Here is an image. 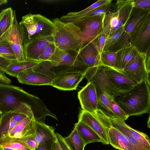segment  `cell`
I'll list each match as a JSON object with an SVG mask.
<instances>
[{"label":"cell","instance_id":"obj_1","mask_svg":"<svg viewBox=\"0 0 150 150\" xmlns=\"http://www.w3.org/2000/svg\"><path fill=\"white\" fill-rule=\"evenodd\" d=\"M150 84L144 81L114 98L116 103L129 117L149 112Z\"/></svg>","mask_w":150,"mask_h":150},{"label":"cell","instance_id":"obj_2","mask_svg":"<svg viewBox=\"0 0 150 150\" xmlns=\"http://www.w3.org/2000/svg\"><path fill=\"white\" fill-rule=\"evenodd\" d=\"M38 98L20 87L0 83V115L15 110L27 103L36 115Z\"/></svg>","mask_w":150,"mask_h":150},{"label":"cell","instance_id":"obj_3","mask_svg":"<svg viewBox=\"0 0 150 150\" xmlns=\"http://www.w3.org/2000/svg\"><path fill=\"white\" fill-rule=\"evenodd\" d=\"M51 36L55 46L64 50L78 53L81 48V33L72 23H64L58 18L52 20Z\"/></svg>","mask_w":150,"mask_h":150},{"label":"cell","instance_id":"obj_4","mask_svg":"<svg viewBox=\"0 0 150 150\" xmlns=\"http://www.w3.org/2000/svg\"><path fill=\"white\" fill-rule=\"evenodd\" d=\"M133 1L134 0L117 1L112 10L105 15L103 29L100 34H104L107 38L124 26L133 7Z\"/></svg>","mask_w":150,"mask_h":150},{"label":"cell","instance_id":"obj_5","mask_svg":"<svg viewBox=\"0 0 150 150\" xmlns=\"http://www.w3.org/2000/svg\"><path fill=\"white\" fill-rule=\"evenodd\" d=\"M20 23L24 28V43L51 35L52 21L40 14H28Z\"/></svg>","mask_w":150,"mask_h":150},{"label":"cell","instance_id":"obj_6","mask_svg":"<svg viewBox=\"0 0 150 150\" xmlns=\"http://www.w3.org/2000/svg\"><path fill=\"white\" fill-rule=\"evenodd\" d=\"M47 61L45 71L62 67L65 71L86 72L88 69L79 58L77 53L64 50L56 46L53 53Z\"/></svg>","mask_w":150,"mask_h":150},{"label":"cell","instance_id":"obj_7","mask_svg":"<svg viewBox=\"0 0 150 150\" xmlns=\"http://www.w3.org/2000/svg\"><path fill=\"white\" fill-rule=\"evenodd\" d=\"M78 121L87 125L93 130L101 138L104 144H108V132L112 127L108 118L103 112L98 109L94 113L81 110L79 117Z\"/></svg>","mask_w":150,"mask_h":150},{"label":"cell","instance_id":"obj_8","mask_svg":"<svg viewBox=\"0 0 150 150\" xmlns=\"http://www.w3.org/2000/svg\"><path fill=\"white\" fill-rule=\"evenodd\" d=\"M85 77L88 83L92 82L94 85L97 95L105 92L114 97L123 92L118 89L110 81L104 72L103 66L100 65L88 68Z\"/></svg>","mask_w":150,"mask_h":150},{"label":"cell","instance_id":"obj_9","mask_svg":"<svg viewBox=\"0 0 150 150\" xmlns=\"http://www.w3.org/2000/svg\"><path fill=\"white\" fill-rule=\"evenodd\" d=\"M105 15L84 18L73 23L79 28L81 32V48L85 44L96 39L100 34L103 29Z\"/></svg>","mask_w":150,"mask_h":150},{"label":"cell","instance_id":"obj_10","mask_svg":"<svg viewBox=\"0 0 150 150\" xmlns=\"http://www.w3.org/2000/svg\"><path fill=\"white\" fill-rule=\"evenodd\" d=\"M33 115L31 107L26 103L17 110L1 115L0 140L6 136L18 123L28 116Z\"/></svg>","mask_w":150,"mask_h":150},{"label":"cell","instance_id":"obj_11","mask_svg":"<svg viewBox=\"0 0 150 150\" xmlns=\"http://www.w3.org/2000/svg\"><path fill=\"white\" fill-rule=\"evenodd\" d=\"M25 38L24 27L17 21L16 13L13 10L12 24L6 40L9 42L18 62L26 60L23 51V44Z\"/></svg>","mask_w":150,"mask_h":150},{"label":"cell","instance_id":"obj_12","mask_svg":"<svg viewBox=\"0 0 150 150\" xmlns=\"http://www.w3.org/2000/svg\"><path fill=\"white\" fill-rule=\"evenodd\" d=\"M86 72L75 70L63 71L52 74L51 86L63 91L76 89L79 83L85 77Z\"/></svg>","mask_w":150,"mask_h":150},{"label":"cell","instance_id":"obj_13","mask_svg":"<svg viewBox=\"0 0 150 150\" xmlns=\"http://www.w3.org/2000/svg\"><path fill=\"white\" fill-rule=\"evenodd\" d=\"M129 42L140 53H145L150 47V15L130 33Z\"/></svg>","mask_w":150,"mask_h":150},{"label":"cell","instance_id":"obj_14","mask_svg":"<svg viewBox=\"0 0 150 150\" xmlns=\"http://www.w3.org/2000/svg\"><path fill=\"white\" fill-rule=\"evenodd\" d=\"M145 53H140L123 70L136 84L144 81L150 84L149 73L145 64Z\"/></svg>","mask_w":150,"mask_h":150},{"label":"cell","instance_id":"obj_15","mask_svg":"<svg viewBox=\"0 0 150 150\" xmlns=\"http://www.w3.org/2000/svg\"><path fill=\"white\" fill-rule=\"evenodd\" d=\"M78 97L83 110L94 113L98 110L97 93L92 82L87 83L78 92Z\"/></svg>","mask_w":150,"mask_h":150},{"label":"cell","instance_id":"obj_16","mask_svg":"<svg viewBox=\"0 0 150 150\" xmlns=\"http://www.w3.org/2000/svg\"><path fill=\"white\" fill-rule=\"evenodd\" d=\"M78 54L80 59L88 68L101 65L96 38L84 45Z\"/></svg>","mask_w":150,"mask_h":150},{"label":"cell","instance_id":"obj_17","mask_svg":"<svg viewBox=\"0 0 150 150\" xmlns=\"http://www.w3.org/2000/svg\"><path fill=\"white\" fill-rule=\"evenodd\" d=\"M52 41L50 35L24 42L23 49L26 60L39 61V56L47 45Z\"/></svg>","mask_w":150,"mask_h":150},{"label":"cell","instance_id":"obj_18","mask_svg":"<svg viewBox=\"0 0 150 150\" xmlns=\"http://www.w3.org/2000/svg\"><path fill=\"white\" fill-rule=\"evenodd\" d=\"M103 67L105 73L110 82L121 91H127L136 85L128 77L123 70Z\"/></svg>","mask_w":150,"mask_h":150},{"label":"cell","instance_id":"obj_19","mask_svg":"<svg viewBox=\"0 0 150 150\" xmlns=\"http://www.w3.org/2000/svg\"><path fill=\"white\" fill-rule=\"evenodd\" d=\"M33 68L26 70L18 74L16 78L23 84L32 85L51 86L52 78L47 74L35 71Z\"/></svg>","mask_w":150,"mask_h":150},{"label":"cell","instance_id":"obj_20","mask_svg":"<svg viewBox=\"0 0 150 150\" xmlns=\"http://www.w3.org/2000/svg\"><path fill=\"white\" fill-rule=\"evenodd\" d=\"M116 52L114 68L120 70H123L140 53L129 42Z\"/></svg>","mask_w":150,"mask_h":150},{"label":"cell","instance_id":"obj_21","mask_svg":"<svg viewBox=\"0 0 150 150\" xmlns=\"http://www.w3.org/2000/svg\"><path fill=\"white\" fill-rule=\"evenodd\" d=\"M36 130L35 138L38 144H42L52 147L56 140L54 129L45 122L35 120Z\"/></svg>","mask_w":150,"mask_h":150},{"label":"cell","instance_id":"obj_22","mask_svg":"<svg viewBox=\"0 0 150 150\" xmlns=\"http://www.w3.org/2000/svg\"><path fill=\"white\" fill-rule=\"evenodd\" d=\"M105 115L108 119L112 127L117 128L126 136L133 150H150V147L139 143L134 138L129 129V126L125 122V121L117 118H111Z\"/></svg>","mask_w":150,"mask_h":150},{"label":"cell","instance_id":"obj_23","mask_svg":"<svg viewBox=\"0 0 150 150\" xmlns=\"http://www.w3.org/2000/svg\"><path fill=\"white\" fill-rule=\"evenodd\" d=\"M109 144L119 150H133L126 136L116 128L112 127L108 132Z\"/></svg>","mask_w":150,"mask_h":150},{"label":"cell","instance_id":"obj_24","mask_svg":"<svg viewBox=\"0 0 150 150\" xmlns=\"http://www.w3.org/2000/svg\"><path fill=\"white\" fill-rule=\"evenodd\" d=\"M150 11L133 7L129 16L124 26L123 32L130 36L134 28L149 15Z\"/></svg>","mask_w":150,"mask_h":150},{"label":"cell","instance_id":"obj_25","mask_svg":"<svg viewBox=\"0 0 150 150\" xmlns=\"http://www.w3.org/2000/svg\"><path fill=\"white\" fill-rule=\"evenodd\" d=\"M111 0H99L87 8L79 12H69L62 16L60 20L64 23L76 22L82 18L86 14L101 6L111 3Z\"/></svg>","mask_w":150,"mask_h":150},{"label":"cell","instance_id":"obj_26","mask_svg":"<svg viewBox=\"0 0 150 150\" xmlns=\"http://www.w3.org/2000/svg\"><path fill=\"white\" fill-rule=\"evenodd\" d=\"M74 127L77 130L79 134L86 145L90 143L103 142L100 137L91 128L81 122L78 121L74 124Z\"/></svg>","mask_w":150,"mask_h":150},{"label":"cell","instance_id":"obj_27","mask_svg":"<svg viewBox=\"0 0 150 150\" xmlns=\"http://www.w3.org/2000/svg\"><path fill=\"white\" fill-rule=\"evenodd\" d=\"M41 62L28 60L21 62L11 61L5 73L9 76L16 77L19 73L27 69L34 68Z\"/></svg>","mask_w":150,"mask_h":150},{"label":"cell","instance_id":"obj_28","mask_svg":"<svg viewBox=\"0 0 150 150\" xmlns=\"http://www.w3.org/2000/svg\"><path fill=\"white\" fill-rule=\"evenodd\" d=\"M13 17V10L11 7L0 13V42L6 40L12 24Z\"/></svg>","mask_w":150,"mask_h":150},{"label":"cell","instance_id":"obj_29","mask_svg":"<svg viewBox=\"0 0 150 150\" xmlns=\"http://www.w3.org/2000/svg\"><path fill=\"white\" fill-rule=\"evenodd\" d=\"M114 96L110 95L105 92L98 95V109L101 110L108 117L115 118L111 110V104Z\"/></svg>","mask_w":150,"mask_h":150},{"label":"cell","instance_id":"obj_30","mask_svg":"<svg viewBox=\"0 0 150 150\" xmlns=\"http://www.w3.org/2000/svg\"><path fill=\"white\" fill-rule=\"evenodd\" d=\"M64 139L73 150H84L86 145L75 128L68 136L64 137Z\"/></svg>","mask_w":150,"mask_h":150},{"label":"cell","instance_id":"obj_31","mask_svg":"<svg viewBox=\"0 0 150 150\" xmlns=\"http://www.w3.org/2000/svg\"><path fill=\"white\" fill-rule=\"evenodd\" d=\"M0 56L10 61H16L10 44L7 40L0 42Z\"/></svg>","mask_w":150,"mask_h":150},{"label":"cell","instance_id":"obj_32","mask_svg":"<svg viewBox=\"0 0 150 150\" xmlns=\"http://www.w3.org/2000/svg\"><path fill=\"white\" fill-rule=\"evenodd\" d=\"M117 52H103L100 55L101 66L114 68Z\"/></svg>","mask_w":150,"mask_h":150},{"label":"cell","instance_id":"obj_33","mask_svg":"<svg viewBox=\"0 0 150 150\" xmlns=\"http://www.w3.org/2000/svg\"><path fill=\"white\" fill-rule=\"evenodd\" d=\"M11 61L0 56V83L10 84L11 80L5 75V71Z\"/></svg>","mask_w":150,"mask_h":150},{"label":"cell","instance_id":"obj_34","mask_svg":"<svg viewBox=\"0 0 150 150\" xmlns=\"http://www.w3.org/2000/svg\"><path fill=\"white\" fill-rule=\"evenodd\" d=\"M129 131L134 138L139 143L150 147V139L146 134L129 127Z\"/></svg>","mask_w":150,"mask_h":150},{"label":"cell","instance_id":"obj_35","mask_svg":"<svg viewBox=\"0 0 150 150\" xmlns=\"http://www.w3.org/2000/svg\"><path fill=\"white\" fill-rule=\"evenodd\" d=\"M124 26L117 30L112 35L106 38L103 52L107 51L108 49L117 41L124 31Z\"/></svg>","mask_w":150,"mask_h":150},{"label":"cell","instance_id":"obj_36","mask_svg":"<svg viewBox=\"0 0 150 150\" xmlns=\"http://www.w3.org/2000/svg\"><path fill=\"white\" fill-rule=\"evenodd\" d=\"M0 147H9L17 150H34L18 139L1 145Z\"/></svg>","mask_w":150,"mask_h":150},{"label":"cell","instance_id":"obj_37","mask_svg":"<svg viewBox=\"0 0 150 150\" xmlns=\"http://www.w3.org/2000/svg\"><path fill=\"white\" fill-rule=\"evenodd\" d=\"M56 46L53 41L50 42L38 57V60L40 61H47L54 52Z\"/></svg>","mask_w":150,"mask_h":150},{"label":"cell","instance_id":"obj_38","mask_svg":"<svg viewBox=\"0 0 150 150\" xmlns=\"http://www.w3.org/2000/svg\"><path fill=\"white\" fill-rule=\"evenodd\" d=\"M111 110L115 118L125 121L129 117L116 103L114 99L111 104Z\"/></svg>","mask_w":150,"mask_h":150},{"label":"cell","instance_id":"obj_39","mask_svg":"<svg viewBox=\"0 0 150 150\" xmlns=\"http://www.w3.org/2000/svg\"><path fill=\"white\" fill-rule=\"evenodd\" d=\"M25 143L32 149L36 150L38 148V144L35 138V134L28 135L18 139Z\"/></svg>","mask_w":150,"mask_h":150},{"label":"cell","instance_id":"obj_40","mask_svg":"<svg viewBox=\"0 0 150 150\" xmlns=\"http://www.w3.org/2000/svg\"><path fill=\"white\" fill-rule=\"evenodd\" d=\"M134 7L150 11V0H134Z\"/></svg>","mask_w":150,"mask_h":150},{"label":"cell","instance_id":"obj_41","mask_svg":"<svg viewBox=\"0 0 150 150\" xmlns=\"http://www.w3.org/2000/svg\"><path fill=\"white\" fill-rule=\"evenodd\" d=\"M56 139L62 150H73L67 144L64 137L58 133H55Z\"/></svg>","mask_w":150,"mask_h":150},{"label":"cell","instance_id":"obj_42","mask_svg":"<svg viewBox=\"0 0 150 150\" xmlns=\"http://www.w3.org/2000/svg\"><path fill=\"white\" fill-rule=\"evenodd\" d=\"M106 37L104 34H100L96 38V41L98 51L101 55L103 52Z\"/></svg>","mask_w":150,"mask_h":150},{"label":"cell","instance_id":"obj_43","mask_svg":"<svg viewBox=\"0 0 150 150\" xmlns=\"http://www.w3.org/2000/svg\"><path fill=\"white\" fill-rule=\"evenodd\" d=\"M145 64L148 72L150 73V47H149L145 53Z\"/></svg>","mask_w":150,"mask_h":150},{"label":"cell","instance_id":"obj_44","mask_svg":"<svg viewBox=\"0 0 150 150\" xmlns=\"http://www.w3.org/2000/svg\"><path fill=\"white\" fill-rule=\"evenodd\" d=\"M37 149L38 150H52V147H50L42 144H39Z\"/></svg>","mask_w":150,"mask_h":150},{"label":"cell","instance_id":"obj_45","mask_svg":"<svg viewBox=\"0 0 150 150\" xmlns=\"http://www.w3.org/2000/svg\"><path fill=\"white\" fill-rule=\"evenodd\" d=\"M52 150H62L57 139L52 145Z\"/></svg>","mask_w":150,"mask_h":150},{"label":"cell","instance_id":"obj_46","mask_svg":"<svg viewBox=\"0 0 150 150\" xmlns=\"http://www.w3.org/2000/svg\"><path fill=\"white\" fill-rule=\"evenodd\" d=\"M0 148L3 150H17L12 148L7 147H0Z\"/></svg>","mask_w":150,"mask_h":150},{"label":"cell","instance_id":"obj_47","mask_svg":"<svg viewBox=\"0 0 150 150\" xmlns=\"http://www.w3.org/2000/svg\"><path fill=\"white\" fill-rule=\"evenodd\" d=\"M8 2L6 0H0V6L4 4H6Z\"/></svg>","mask_w":150,"mask_h":150},{"label":"cell","instance_id":"obj_48","mask_svg":"<svg viewBox=\"0 0 150 150\" xmlns=\"http://www.w3.org/2000/svg\"><path fill=\"white\" fill-rule=\"evenodd\" d=\"M0 150H2V149L0 148Z\"/></svg>","mask_w":150,"mask_h":150},{"label":"cell","instance_id":"obj_49","mask_svg":"<svg viewBox=\"0 0 150 150\" xmlns=\"http://www.w3.org/2000/svg\"></svg>","mask_w":150,"mask_h":150}]
</instances>
